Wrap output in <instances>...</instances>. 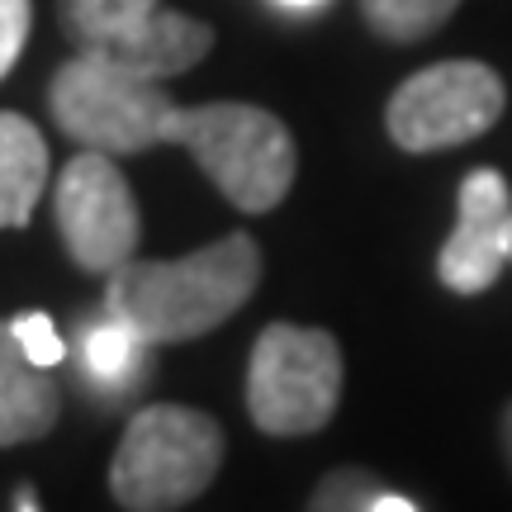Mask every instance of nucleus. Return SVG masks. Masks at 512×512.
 I'll list each match as a JSON object with an SVG mask.
<instances>
[{
  "instance_id": "nucleus-1",
  "label": "nucleus",
  "mask_w": 512,
  "mask_h": 512,
  "mask_svg": "<svg viewBox=\"0 0 512 512\" xmlns=\"http://www.w3.org/2000/svg\"><path fill=\"white\" fill-rule=\"evenodd\" d=\"M261 285V247L252 233H228L181 261H124L110 275L105 309L152 347L204 337L247 304Z\"/></svg>"
},
{
  "instance_id": "nucleus-2",
  "label": "nucleus",
  "mask_w": 512,
  "mask_h": 512,
  "mask_svg": "<svg viewBox=\"0 0 512 512\" xmlns=\"http://www.w3.org/2000/svg\"><path fill=\"white\" fill-rule=\"evenodd\" d=\"M171 143L185 147L214 181V190L242 214H271L290 195L299 171L290 128L271 110L242 100L190 105V110L181 105L171 119Z\"/></svg>"
},
{
  "instance_id": "nucleus-3",
  "label": "nucleus",
  "mask_w": 512,
  "mask_h": 512,
  "mask_svg": "<svg viewBox=\"0 0 512 512\" xmlns=\"http://www.w3.org/2000/svg\"><path fill=\"white\" fill-rule=\"evenodd\" d=\"M223 465V427L185 403H147L124 427L110 460V494L124 512L185 508Z\"/></svg>"
},
{
  "instance_id": "nucleus-4",
  "label": "nucleus",
  "mask_w": 512,
  "mask_h": 512,
  "mask_svg": "<svg viewBox=\"0 0 512 512\" xmlns=\"http://www.w3.org/2000/svg\"><path fill=\"white\" fill-rule=\"evenodd\" d=\"M48 110L72 143L110 157H133L171 143V119L181 105L152 76L128 72L100 53H76L57 67L48 86Z\"/></svg>"
},
{
  "instance_id": "nucleus-5",
  "label": "nucleus",
  "mask_w": 512,
  "mask_h": 512,
  "mask_svg": "<svg viewBox=\"0 0 512 512\" xmlns=\"http://www.w3.org/2000/svg\"><path fill=\"white\" fill-rule=\"evenodd\" d=\"M342 347L323 328L266 323L247 366V413L266 437L323 432L342 399Z\"/></svg>"
},
{
  "instance_id": "nucleus-6",
  "label": "nucleus",
  "mask_w": 512,
  "mask_h": 512,
  "mask_svg": "<svg viewBox=\"0 0 512 512\" xmlns=\"http://www.w3.org/2000/svg\"><path fill=\"white\" fill-rule=\"evenodd\" d=\"M57 19L76 53H100L152 81L200 67L214 48L204 19L166 10L162 0H57Z\"/></svg>"
},
{
  "instance_id": "nucleus-7",
  "label": "nucleus",
  "mask_w": 512,
  "mask_h": 512,
  "mask_svg": "<svg viewBox=\"0 0 512 512\" xmlns=\"http://www.w3.org/2000/svg\"><path fill=\"white\" fill-rule=\"evenodd\" d=\"M508 105L503 76L475 57L422 67L389 95L384 128L403 152H441L489 133Z\"/></svg>"
},
{
  "instance_id": "nucleus-8",
  "label": "nucleus",
  "mask_w": 512,
  "mask_h": 512,
  "mask_svg": "<svg viewBox=\"0 0 512 512\" xmlns=\"http://www.w3.org/2000/svg\"><path fill=\"white\" fill-rule=\"evenodd\" d=\"M53 214L62 247L86 275L110 280L124 261L138 256V238H143L138 200H133L124 171L114 166L110 152L81 147L72 162L62 166Z\"/></svg>"
},
{
  "instance_id": "nucleus-9",
  "label": "nucleus",
  "mask_w": 512,
  "mask_h": 512,
  "mask_svg": "<svg viewBox=\"0 0 512 512\" xmlns=\"http://www.w3.org/2000/svg\"><path fill=\"white\" fill-rule=\"evenodd\" d=\"M512 261V190L494 166H475L456 195V228L437 256L446 290L484 294Z\"/></svg>"
},
{
  "instance_id": "nucleus-10",
  "label": "nucleus",
  "mask_w": 512,
  "mask_h": 512,
  "mask_svg": "<svg viewBox=\"0 0 512 512\" xmlns=\"http://www.w3.org/2000/svg\"><path fill=\"white\" fill-rule=\"evenodd\" d=\"M62 413L53 375L29 361L10 323H0V446H24V441L48 437Z\"/></svg>"
},
{
  "instance_id": "nucleus-11",
  "label": "nucleus",
  "mask_w": 512,
  "mask_h": 512,
  "mask_svg": "<svg viewBox=\"0 0 512 512\" xmlns=\"http://www.w3.org/2000/svg\"><path fill=\"white\" fill-rule=\"evenodd\" d=\"M147 351L152 342H143L119 313L105 309L86 318L81 342H76V366H81V380L91 394L119 403L147 380Z\"/></svg>"
},
{
  "instance_id": "nucleus-12",
  "label": "nucleus",
  "mask_w": 512,
  "mask_h": 512,
  "mask_svg": "<svg viewBox=\"0 0 512 512\" xmlns=\"http://www.w3.org/2000/svg\"><path fill=\"white\" fill-rule=\"evenodd\" d=\"M48 185V143L24 114L0 110V228H24Z\"/></svg>"
},
{
  "instance_id": "nucleus-13",
  "label": "nucleus",
  "mask_w": 512,
  "mask_h": 512,
  "mask_svg": "<svg viewBox=\"0 0 512 512\" xmlns=\"http://www.w3.org/2000/svg\"><path fill=\"white\" fill-rule=\"evenodd\" d=\"M460 10V0H361V15L389 43H418L437 34L446 19Z\"/></svg>"
},
{
  "instance_id": "nucleus-14",
  "label": "nucleus",
  "mask_w": 512,
  "mask_h": 512,
  "mask_svg": "<svg viewBox=\"0 0 512 512\" xmlns=\"http://www.w3.org/2000/svg\"><path fill=\"white\" fill-rule=\"evenodd\" d=\"M380 479L361 470V465H342L332 475L318 479L309 508L304 512H375V498H380Z\"/></svg>"
},
{
  "instance_id": "nucleus-15",
  "label": "nucleus",
  "mask_w": 512,
  "mask_h": 512,
  "mask_svg": "<svg viewBox=\"0 0 512 512\" xmlns=\"http://www.w3.org/2000/svg\"><path fill=\"white\" fill-rule=\"evenodd\" d=\"M10 328H15L19 347L29 351V361H38L43 370H53L67 356V342L57 337V323L48 313H19V318H10Z\"/></svg>"
},
{
  "instance_id": "nucleus-16",
  "label": "nucleus",
  "mask_w": 512,
  "mask_h": 512,
  "mask_svg": "<svg viewBox=\"0 0 512 512\" xmlns=\"http://www.w3.org/2000/svg\"><path fill=\"white\" fill-rule=\"evenodd\" d=\"M29 38V0H0V76L15 67Z\"/></svg>"
},
{
  "instance_id": "nucleus-17",
  "label": "nucleus",
  "mask_w": 512,
  "mask_h": 512,
  "mask_svg": "<svg viewBox=\"0 0 512 512\" xmlns=\"http://www.w3.org/2000/svg\"><path fill=\"white\" fill-rule=\"evenodd\" d=\"M375 512H418V503H408L403 494H389V489H380V498H375Z\"/></svg>"
},
{
  "instance_id": "nucleus-18",
  "label": "nucleus",
  "mask_w": 512,
  "mask_h": 512,
  "mask_svg": "<svg viewBox=\"0 0 512 512\" xmlns=\"http://www.w3.org/2000/svg\"><path fill=\"white\" fill-rule=\"evenodd\" d=\"M503 456H508V465H512V403L503 408Z\"/></svg>"
},
{
  "instance_id": "nucleus-19",
  "label": "nucleus",
  "mask_w": 512,
  "mask_h": 512,
  "mask_svg": "<svg viewBox=\"0 0 512 512\" xmlns=\"http://www.w3.org/2000/svg\"><path fill=\"white\" fill-rule=\"evenodd\" d=\"M15 512H38V503H34V489H19V498H15Z\"/></svg>"
},
{
  "instance_id": "nucleus-20",
  "label": "nucleus",
  "mask_w": 512,
  "mask_h": 512,
  "mask_svg": "<svg viewBox=\"0 0 512 512\" xmlns=\"http://www.w3.org/2000/svg\"><path fill=\"white\" fill-rule=\"evenodd\" d=\"M275 5H280V10H318L323 0H275Z\"/></svg>"
}]
</instances>
